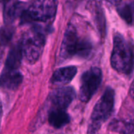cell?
Returning <instances> with one entry per match:
<instances>
[{
	"label": "cell",
	"mask_w": 134,
	"mask_h": 134,
	"mask_svg": "<svg viewBox=\"0 0 134 134\" xmlns=\"http://www.w3.org/2000/svg\"><path fill=\"white\" fill-rule=\"evenodd\" d=\"M93 46L90 41L80 35L75 25L69 24L62 41L60 57L62 59H68L73 56H79L86 58L90 55Z\"/></svg>",
	"instance_id": "1"
},
{
	"label": "cell",
	"mask_w": 134,
	"mask_h": 134,
	"mask_svg": "<svg viewBox=\"0 0 134 134\" xmlns=\"http://www.w3.org/2000/svg\"><path fill=\"white\" fill-rule=\"evenodd\" d=\"M111 57L112 68L119 73L129 75L134 67V47L123 35L116 33Z\"/></svg>",
	"instance_id": "2"
},
{
	"label": "cell",
	"mask_w": 134,
	"mask_h": 134,
	"mask_svg": "<svg viewBox=\"0 0 134 134\" xmlns=\"http://www.w3.org/2000/svg\"><path fill=\"white\" fill-rule=\"evenodd\" d=\"M115 104V92L111 88H107L102 97L96 104L88 129V133L95 134L111 115Z\"/></svg>",
	"instance_id": "3"
},
{
	"label": "cell",
	"mask_w": 134,
	"mask_h": 134,
	"mask_svg": "<svg viewBox=\"0 0 134 134\" xmlns=\"http://www.w3.org/2000/svg\"><path fill=\"white\" fill-rule=\"evenodd\" d=\"M46 42L43 30L39 27H34L24 34L21 42L23 56L30 62H35L41 56Z\"/></svg>",
	"instance_id": "4"
},
{
	"label": "cell",
	"mask_w": 134,
	"mask_h": 134,
	"mask_svg": "<svg viewBox=\"0 0 134 134\" xmlns=\"http://www.w3.org/2000/svg\"><path fill=\"white\" fill-rule=\"evenodd\" d=\"M57 2L51 0L35 1L22 13L24 21L49 22L56 14Z\"/></svg>",
	"instance_id": "5"
},
{
	"label": "cell",
	"mask_w": 134,
	"mask_h": 134,
	"mask_svg": "<svg viewBox=\"0 0 134 134\" xmlns=\"http://www.w3.org/2000/svg\"><path fill=\"white\" fill-rule=\"evenodd\" d=\"M102 80L100 68H92L85 71L81 77L79 98L82 102H88L94 95Z\"/></svg>",
	"instance_id": "6"
},
{
	"label": "cell",
	"mask_w": 134,
	"mask_h": 134,
	"mask_svg": "<svg viewBox=\"0 0 134 134\" xmlns=\"http://www.w3.org/2000/svg\"><path fill=\"white\" fill-rule=\"evenodd\" d=\"M75 93L71 87H62L56 90L50 95L52 109L64 110L71 104L74 100Z\"/></svg>",
	"instance_id": "7"
},
{
	"label": "cell",
	"mask_w": 134,
	"mask_h": 134,
	"mask_svg": "<svg viewBox=\"0 0 134 134\" xmlns=\"http://www.w3.org/2000/svg\"><path fill=\"white\" fill-rule=\"evenodd\" d=\"M23 76L18 70H9L4 68L0 76V85L9 90L16 89L22 82Z\"/></svg>",
	"instance_id": "8"
},
{
	"label": "cell",
	"mask_w": 134,
	"mask_h": 134,
	"mask_svg": "<svg viewBox=\"0 0 134 134\" xmlns=\"http://www.w3.org/2000/svg\"><path fill=\"white\" fill-rule=\"evenodd\" d=\"M77 73V68L74 66H69L57 70L52 75L51 82L53 84L64 85L71 81Z\"/></svg>",
	"instance_id": "9"
},
{
	"label": "cell",
	"mask_w": 134,
	"mask_h": 134,
	"mask_svg": "<svg viewBox=\"0 0 134 134\" xmlns=\"http://www.w3.org/2000/svg\"><path fill=\"white\" fill-rule=\"evenodd\" d=\"M23 57L20 44L13 46L8 53L4 68L9 70H18Z\"/></svg>",
	"instance_id": "10"
},
{
	"label": "cell",
	"mask_w": 134,
	"mask_h": 134,
	"mask_svg": "<svg viewBox=\"0 0 134 134\" xmlns=\"http://www.w3.org/2000/svg\"><path fill=\"white\" fill-rule=\"evenodd\" d=\"M48 119L49 124L57 129L61 128L70 122V117L66 111L60 109H51Z\"/></svg>",
	"instance_id": "11"
},
{
	"label": "cell",
	"mask_w": 134,
	"mask_h": 134,
	"mask_svg": "<svg viewBox=\"0 0 134 134\" xmlns=\"http://www.w3.org/2000/svg\"><path fill=\"white\" fill-rule=\"evenodd\" d=\"M117 11L122 19L128 24L134 20V2H118Z\"/></svg>",
	"instance_id": "12"
},
{
	"label": "cell",
	"mask_w": 134,
	"mask_h": 134,
	"mask_svg": "<svg viewBox=\"0 0 134 134\" xmlns=\"http://www.w3.org/2000/svg\"><path fill=\"white\" fill-rule=\"evenodd\" d=\"M20 2H9L6 3L5 7V21L6 23H11L20 13L21 15L24 12L21 6H20Z\"/></svg>",
	"instance_id": "13"
},
{
	"label": "cell",
	"mask_w": 134,
	"mask_h": 134,
	"mask_svg": "<svg viewBox=\"0 0 134 134\" xmlns=\"http://www.w3.org/2000/svg\"><path fill=\"white\" fill-rule=\"evenodd\" d=\"M116 128L120 134H134V121L117 124Z\"/></svg>",
	"instance_id": "14"
},
{
	"label": "cell",
	"mask_w": 134,
	"mask_h": 134,
	"mask_svg": "<svg viewBox=\"0 0 134 134\" xmlns=\"http://www.w3.org/2000/svg\"><path fill=\"white\" fill-rule=\"evenodd\" d=\"M11 38V30L9 28H3L0 31V43L4 45Z\"/></svg>",
	"instance_id": "15"
},
{
	"label": "cell",
	"mask_w": 134,
	"mask_h": 134,
	"mask_svg": "<svg viewBox=\"0 0 134 134\" xmlns=\"http://www.w3.org/2000/svg\"><path fill=\"white\" fill-rule=\"evenodd\" d=\"M130 93L131 95V97L134 99V81L133 82L131 86H130Z\"/></svg>",
	"instance_id": "16"
}]
</instances>
